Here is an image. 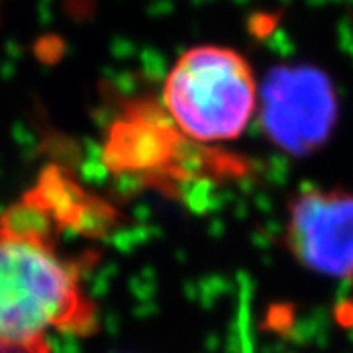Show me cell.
<instances>
[{
	"label": "cell",
	"mask_w": 353,
	"mask_h": 353,
	"mask_svg": "<svg viewBox=\"0 0 353 353\" xmlns=\"http://www.w3.org/2000/svg\"><path fill=\"white\" fill-rule=\"evenodd\" d=\"M257 110L269 141L292 157H304L318 152L332 136L338 99L322 71L283 65L265 77Z\"/></svg>",
	"instance_id": "cell-3"
},
{
	"label": "cell",
	"mask_w": 353,
	"mask_h": 353,
	"mask_svg": "<svg viewBox=\"0 0 353 353\" xmlns=\"http://www.w3.org/2000/svg\"><path fill=\"white\" fill-rule=\"evenodd\" d=\"M167 118L159 108L143 102L126 110L108 132L102 152L106 167L126 175H152L161 169L173 153V138L179 132Z\"/></svg>",
	"instance_id": "cell-5"
},
{
	"label": "cell",
	"mask_w": 353,
	"mask_h": 353,
	"mask_svg": "<svg viewBox=\"0 0 353 353\" xmlns=\"http://www.w3.org/2000/svg\"><path fill=\"white\" fill-rule=\"evenodd\" d=\"M257 104L252 67L228 48L199 46L185 51L165 79V112L181 136L196 143L240 138Z\"/></svg>",
	"instance_id": "cell-2"
},
{
	"label": "cell",
	"mask_w": 353,
	"mask_h": 353,
	"mask_svg": "<svg viewBox=\"0 0 353 353\" xmlns=\"http://www.w3.org/2000/svg\"><path fill=\"white\" fill-rule=\"evenodd\" d=\"M285 245L299 263L324 277H353V192L299 190L287 210Z\"/></svg>",
	"instance_id": "cell-4"
},
{
	"label": "cell",
	"mask_w": 353,
	"mask_h": 353,
	"mask_svg": "<svg viewBox=\"0 0 353 353\" xmlns=\"http://www.w3.org/2000/svg\"><path fill=\"white\" fill-rule=\"evenodd\" d=\"M57 234L28 196L0 216V353H50L53 332L97 328L81 265L61 255Z\"/></svg>",
	"instance_id": "cell-1"
}]
</instances>
